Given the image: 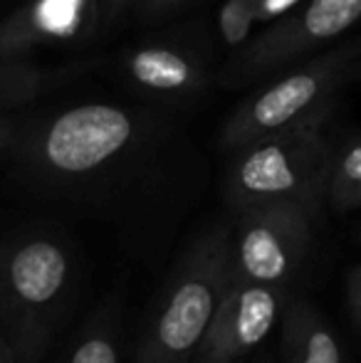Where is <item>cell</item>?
<instances>
[{"label":"cell","mask_w":361,"mask_h":363,"mask_svg":"<svg viewBox=\"0 0 361 363\" xmlns=\"http://www.w3.org/2000/svg\"><path fill=\"white\" fill-rule=\"evenodd\" d=\"M159 144L154 114L89 101L23 121L10 163L38 196L104 206L116 188L149 168Z\"/></svg>","instance_id":"obj_1"},{"label":"cell","mask_w":361,"mask_h":363,"mask_svg":"<svg viewBox=\"0 0 361 363\" xmlns=\"http://www.w3.org/2000/svg\"><path fill=\"white\" fill-rule=\"evenodd\" d=\"M77 279L62 230L35 223L0 238V336L15 363H43L72 311Z\"/></svg>","instance_id":"obj_2"},{"label":"cell","mask_w":361,"mask_h":363,"mask_svg":"<svg viewBox=\"0 0 361 363\" xmlns=\"http://www.w3.org/2000/svg\"><path fill=\"white\" fill-rule=\"evenodd\" d=\"M337 141L327 119H312L233 148L223 178L231 216L260 206H297L322 216Z\"/></svg>","instance_id":"obj_3"},{"label":"cell","mask_w":361,"mask_h":363,"mask_svg":"<svg viewBox=\"0 0 361 363\" xmlns=\"http://www.w3.org/2000/svg\"><path fill=\"white\" fill-rule=\"evenodd\" d=\"M231 223L201 233L176 262L136 344L134 363H186L193 359L231 287Z\"/></svg>","instance_id":"obj_4"},{"label":"cell","mask_w":361,"mask_h":363,"mask_svg":"<svg viewBox=\"0 0 361 363\" xmlns=\"http://www.w3.org/2000/svg\"><path fill=\"white\" fill-rule=\"evenodd\" d=\"M361 67V43L349 40L319 57L292 65L270 84L243 99L228 116L221 131L223 148L248 144L252 139L304 124L312 119H329L334 96Z\"/></svg>","instance_id":"obj_5"},{"label":"cell","mask_w":361,"mask_h":363,"mask_svg":"<svg viewBox=\"0 0 361 363\" xmlns=\"http://www.w3.org/2000/svg\"><path fill=\"white\" fill-rule=\"evenodd\" d=\"M317 220L297 206H260L231 216V282L292 289L314 252Z\"/></svg>","instance_id":"obj_6"},{"label":"cell","mask_w":361,"mask_h":363,"mask_svg":"<svg viewBox=\"0 0 361 363\" xmlns=\"http://www.w3.org/2000/svg\"><path fill=\"white\" fill-rule=\"evenodd\" d=\"M361 20V0H307L272 23L233 57L228 77L248 84L284 72L319 45L339 40Z\"/></svg>","instance_id":"obj_7"},{"label":"cell","mask_w":361,"mask_h":363,"mask_svg":"<svg viewBox=\"0 0 361 363\" xmlns=\"http://www.w3.org/2000/svg\"><path fill=\"white\" fill-rule=\"evenodd\" d=\"M289 287L233 282L198 346L196 356L208 361H238L255 351L282 321Z\"/></svg>","instance_id":"obj_8"},{"label":"cell","mask_w":361,"mask_h":363,"mask_svg":"<svg viewBox=\"0 0 361 363\" xmlns=\"http://www.w3.org/2000/svg\"><path fill=\"white\" fill-rule=\"evenodd\" d=\"M99 30V0H28L0 20V57H30L45 45L82 43Z\"/></svg>","instance_id":"obj_9"},{"label":"cell","mask_w":361,"mask_h":363,"mask_svg":"<svg viewBox=\"0 0 361 363\" xmlns=\"http://www.w3.org/2000/svg\"><path fill=\"white\" fill-rule=\"evenodd\" d=\"M124 72L136 89L159 99H188L208 82V62L201 50L181 40H149L124 55Z\"/></svg>","instance_id":"obj_10"},{"label":"cell","mask_w":361,"mask_h":363,"mask_svg":"<svg viewBox=\"0 0 361 363\" xmlns=\"http://www.w3.org/2000/svg\"><path fill=\"white\" fill-rule=\"evenodd\" d=\"M282 363H344L337 334L312 301L292 294L279 321Z\"/></svg>","instance_id":"obj_11"},{"label":"cell","mask_w":361,"mask_h":363,"mask_svg":"<svg viewBox=\"0 0 361 363\" xmlns=\"http://www.w3.org/2000/svg\"><path fill=\"white\" fill-rule=\"evenodd\" d=\"M119 331V301L111 296L84 321L57 363H121Z\"/></svg>","instance_id":"obj_12"},{"label":"cell","mask_w":361,"mask_h":363,"mask_svg":"<svg viewBox=\"0 0 361 363\" xmlns=\"http://www.w3.org/2000/svg\"><path fill=\"white\" fill-rule=\"evenodd\" d=\"M327 208L352 213L361 208V136L334 146L327 181Z\"/></svg>","instance_id":"obj_13"},{"label":"cell","mask_w":361,"mask_h":363,"mask_svg":"<svg viewBox=\"0 0 361 363\" xmlns=\"http://www.w3.org/2000/svg\"><path fill=\"white\" fill-rule=\"evenodd\" d=\"M50 74L33 57H0V109L35 101L45 91Z\"/></svg>","instance_id":"obj_14"},{"label":"cell","mask_w":361,"mask_h":363,"mask_svg":"<svg viewBox=\"0 0 361 363\" xmlns=\"http://www.w3.org/2000/svg\"><path fill=\"white\" fill-rule=\"evenodd\" d=\"M186 3L188 0H139L134 13L141 23H159V20L174 15L176 10H181Z\"/></svg>","instance_id":"obj_15"},{"label":"cell","mask_w":361,"mask_h":363,"mask_svg":"<svg viewBox=\"0 0 361 363\" xmlns=\"http://www.w3.org/2000/svg\"><path fill=\"white\" fill-rule=\"evenodd\" d=\"M20 124H23V121L13 119L8 111L0 109V171H3V166L10 161V156H13V148L18 144Z\"/></svg>","instance_id":"obj_16"},{"label":"cell","mask_w":361,"mask_h":363,"mask_svg":"<svg viewBox=\"0 0 361 363\" xmlns=\"http://www.w3.org/2000/svg\"><path fill=\"white\" fill-rule=\"evenodd\" d=\"M139 0H99V28H111L124 20Z\"/></svg>","instance_id":"obj_17"},{"label":"cell","mask_w":361,"mask_h":363,"mask_svg":"<svg viewBox=\"0 0 361 363\" xmlns=\"http://www.w3.org/2000/svg\"><path fill=\"white\" fill-rule=\"evenodd\" d=\"M347 304L354 326L361 331V264L352 267V272L347 277Z\"/></svg>","instance_id":"obj_18"},{"label":"cell","mask_w":361,"mask_h":363,"mask_svg":"<svg viewBox=\"0 0 361 363\" xmlns=\"http://www.w3.org/2000/svg\"><path fill=\"white\" fill-rule=\"evenodd\" d=\"M0 363H15L13 354H10V349H8V344L3 341V336H0Z\"/></svg>","instance_id":"obj_19"},{"label":"cell","mask_w":361,"mask_h":363,"mask_svg":"<svg viewBox=\"0 0 361 363\" xmlns=\"http://www.w3.org/2000/svg\"><path fill=\"white\" fill-rule=\"evenodd\" d=\"M186 363H238V361H208V359H201V356H193V359H188Z\"/></svg>","instance_id":"obj_20"},{"label":"cell","mask_w":361,"mask_h":363,"mask_svg":"<svg viewBox=\"0 0 361 363\" xmlns=\"http://www.w3.org/2000/svg\"><path fill=\"white\" fill-rule=\"evenodd\" d=\"M255 363H274V361H272L270 354H265V356H260V361H255Z\"/></svg>","instance_id":"obj_21"},{"label":"cell","mask_w":361,"mask_h":363,"mask_svg":"<svg viewBox=\"0 0 361 363\" xmlns=\"http://www.w3.org/2000/svg\"><path fill=\"white\" fill-rule=\"evenodd\" d=\"M354 235H357V242L361 245V225H357V233H354Z\"/></svg>","instance_id":"obj_22"}]
</instances>
